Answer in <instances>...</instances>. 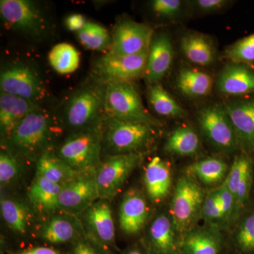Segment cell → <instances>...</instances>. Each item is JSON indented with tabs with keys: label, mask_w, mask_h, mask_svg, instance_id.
<instances>
[{
	"label": "cell",
	"mask_w": 254,
	"mask_h": 254,
	"mask_svg": "<svg viewBox=\"0 0 254 254\" xmlns=\"http://www.w3.org/2000/svg\"><path fill=\"white\" fill-rule=\"evenodd\" d=\"M58 131L48 113L43 109L25 117L13 128L5 139L10 151L16 156L38 160L51 149Z\"/></svg>",
	"instance_id": "1"
},
{
	"label": "cell",
	"mask_w": 254,
	"mask_h": 254,
	"mask_svg": "<svg viewBox=\"0 0 254 254\" xmlns=\"http://www.w3.org/2000/svg\"><path fill=\"white\" fill-rule=\"evenodd\" d=\"M103 142V123L70 135L57 150L56 155L78 173L95 170Z\"/></svg>",
	"instance_id": "2"
},
{
	"label": "cell",
	"mask_w": 254,
	"mask_h": 254,
	"mask_svg": "<svg viewBox=\"0 0 254 254\" xmlns=\"http://www.w3.org/2000/svg\"><path fill=\"white\" fill-rule=\"evenodd\" d=\"M155 127L123 121L109 115L103 119V142L116 154L143 153L154 141Z\"/></svg>",
	"instance_id": "3"
},
{
	"label": "cell",
	"mask_w": 254,
	"mask_h": 254,
	"mask_svg": "<svg viewBox=\"0 0 254 254\" xmlns=\"http://www.w3.org/2000/svg\"><path fill=\"white\" fill-rule=\"evenodd\" d=\"M106 83L88 85L71 97L66 108V122L71 128L79 130L103 123L105 110Z\"/></svg>",
	"instance_id": "4"
},
{
	"label": "cell",
	"mask_w": 254,
	"mask_h": 254,
	"mask_svg": "<svg viewBox=\"0 0 254 254\" xmlns=\"http://www.w3.org/2000/svg\"><path fill=\"white\" fill-rule=\"evenodd\" d=\"M105 110V115L123 121L154 127L158 125L145 109L139 93L131 83H107Z\"/></svg>",
	"instance_id": "5"
},
{
	"label": "cell",
	"mask_w": 254,
	"mask_h": 254,
	"mask_svg": "<svg viewBox=\"0 0 254 254\" xmlns=\"http://www.w3.org/2000/svg\"><path fill=\"white\" fill-rule=\"evenodd\" d=\"M204 192L190 175H184L177 180L171 203L170 215L177 232L190 231L195 218L201 211Z\"/></svg>",
	"instance_id": "6"
},
{
	"label": "cell",
	"mask_w": 254,
	"mask_h": 254,
	"mask_svg": "<svg viewBox=\"0 0 254 254\" xmlns=\"http://www.w3.org/2000/svg\"><path fill=\"white\" fill-rule=\"evenodd\" d=\"M143 153L112 155L101 162L95 170L100 198H115L132 172L139 165Z\"/></svg>",
	"instance_id": "7"
},
{
	"label": "cell",
	"mask_w": 254,
	"mask_h": 254,
	"mask_svg": "<svg viewBox=\"0 0 254 254\" xmlns=\"http://www.w3.org/2000/svg\"><path fill=\"white\" fill-rule=\"evenodd\" d=\"M197 120L202 133L216 149L232 153L238 148L236 133L223 105L203 107L198 112Z\"/></svg>",
	"instance_id": "8"
},
{
	"label": "cell",
	"mask_w": 254,
	"mask_h": 254,
	"mask_svg": "<svg viewBox=\"0 0 254 254\" xmlns=\"http://www.w3.org/2000/svg\"><path fill=\"white\" fill-rule=\"evenodd\" d=\"M148 50L132 55H118L109 52L95 64V73L99 76L100 81L106 84L131 83L144 76Z\"/></svg>",
	"instance_id": "9"
},
{
	"label": "cell",
	"mask_w": 254,
	"mask_h": 254,
	"mask_svg": "<svg viewBox=\"0 0 254 254\" xmlns=\"http://www.w3.org/2000/svg\"><path fill=\"white\" fill-rule=\"evenodd\" d=\"M100 199L95 170L78 173L62 187L59 195V210L76 215L85 213Z\"/></svg>",
	"instance_id": "10"
},
{
	"label": "cell",
	"mask_w": 254,
	"mask_h": 254,
	"mask_svg": "<svg viewBox=\"0 0 254 254\" xmlns=\"http://www.w3.org/2000/svg\"><path fill=\"white\" fill-rule=\"evenodd\" d=\"M153 29L144 23L131 19L119 21L112 33L110 53L118 55L139 54L149 50Z\"/></svg>",
	"instance_id": "11"
},
{
	"label": "cell",
	"mask_w": 254,
	"mask_h": 254,
	"mask_svg": "<svg viewBox=\"0 0 254 254\" xmlns=\"http://www.w3.org/2000/svg\"><path fill=\"white\" fill-rule=\"evenodd\" d=\"M0 13L10 27L32 37H39L44 31V18L35 3L27 0H1Z\"/></svg>",
	"instance_id": "12"
},
{
	"label": "cell",
	"mask_w": 254,
	"mask_h": 254,
	"mask_svg": "<svg viewBox=\"0 0 254 254\" xmlns=\"http://www.w3.org/2000/svg\"><path fill=\"white\" fill-rule=\"evenodd\" d=\"M1 92L37 103L43 98V84L39 77L26 65H10L1 73Z\"/></svg>",
	"instance_id": "13"
},
{
	"label": "cell",
	"mask_w": 254,
	"mask_h": 254,
	"mask_svg": "<svg viewBox=\"0 0 254 254\" xmlns=\"http://www.w3.org/2000/svg\"><path fill=\"white\" fill-rule=\"evenodd\" d=\"M236 133L239 146L247 154H254V95L223 105Z\"/></svg>",
	"instance_id": "14"
},
{
	"label": "cell",
	"mask_w": 254,
	"mask_h": 254,
	"mask_svg": "<svg viewBox=\"0 0 254 254\" xmlns=\"http://www.w3.org/2000/svg\"><path fill=\"white\" fill-rule=\"evenodd\" d=\"M174 60L173 41L168 33L153 36L148 50L144 76L150 85L161 81L172 67Z\"/></svg>",
	"instance_id": "15"
},
{
	"label": "cell",
	"mask_w": 254,
	"mask_h": 254,
	"mask_svg": "<svg viewBox=\"0 0 254 254\" xmlns=\"http://www.w3.org/2000/svg\"><path fill=\"white\" fill-rule=\"evenodd\" d=\"M217 90L227 96L254 95V70L244 64L230 63L224 67L216 81Z\"/></svg>",
	"instance_id": "16"
},
{
	"label": "cell",
	"mask_w": 254,
	"mask_h": 254,
	"mask_svg": "<svg viewBox=\"0 0 254 254\" xmlns=\"http://www.w3.org/2000/svg\"><path fill=\"white\" fill-rule=\"evenodd\" d=\"M110 200L100 198L84 213L87 230L94 240L105 246H113L115 227Z\"/></svg>",
	"instance_id": "17"
},
{
	"label": "cell",
	"mask_w": 254,
	"mask_h": 254,
	"mask_svg": "<svg viewBox=\"0 0 254 254\" xmlns=\"http://www.w3.org/2000/svg\"><path fill=\"white\" fill-rule=\"evenodd\" d=\"M148 214V203L143 193L134 189L128 190L124 195L120 207V228L127 235L138 233L144 227Z\"/></svg>",
	"instance_id": "18"
},
{
	"label": "cell",
	"mask_w": 254,
	"mask_h": 254,
	"mask_svg": "<svg viewBox=\"0 0 254 254\" xmlns=\"http://www.w3.org/2000/svg\"><path fill=\"white\" fill-rule=\"evenodd\" d=\"M143 180L150 199L153 203H160L168 196L171 190L170 165L160 157H154L145 166Z\"/></svg>",
	"instance_id": "19"
},
{
	"label": "cell",
	"mask_w": 254,
	"mask_h": 254,
	"mask_svg": "<svg viewBox=\"0 0 254 254\" xmlns=\"http://www.w3.org/2000/svg\"><path fill=\"white\" fill-rule=\"evenodd\" d=\"M41 109L40 105L35 102L1 92L0 128L1 136L5 139L16 124L29 114Z\"/></svg>",
	"instance_id": "20"
},
{
	"label": "cell",
	"mask_w": 254,
	"mask_h": 254,
	"mask_svg": "<svg viewBox=\"0 0 254 254\" xmlns=\"http://www.w3.org/2000/svg\"><path fill=\"white\" fill-rule=\"evenodd\" d=\"M81 224L75 215L64 213L50 218L40 230L39 235L50 244L59 245L79 239Z\"/></svg>",
	"instance_id": "21"
},
{
	"label": "cell",
	"mask_w": 254,
	"mask_h": 254,
	"mask_svg": "<svg viewBox=\"0 0 254 254\" xmlns=\"http://www.w3.org/2000/svg\"><path fill=\"white\" fill-rule=\"evenodd\" d=\"M213 80L208 73L190 66L179 70L176 86L182 95L190 99L204 98L211 93Z\"/></svg>",
	"instance_id": "22"
},
{
	"label": "cell",
	"mask_w": 254,
	"mask_h": 254,
	"mask_svg": "<svg viewBox=\"0 0 254 254\" xmlns=\"http://www.w3.org/2000/svg\"><path fill=\"white\" fill-rule=\"evenodd\" d=\"M180 47L185 58L193 64L206 66L215 61L216 50L213 42L203 33H186L181 38Z\"/></svg>",
	"instance_id": "23"
},
{
	"label": "cell",
	"mask_w": 254,
	"mask_h": 254,
	"mask_svg": "<svg viewBox=\"0 0 254 254\" xmlns=\"http://www.w3.org/2000/svg\"><path fill=\"white\" fill-rule=\"evenodd\" d=\"M62 187L36 175L28 190V197L32 204L42 213H55L59 210Z\"/></svg>",
	"instance_id": "24"
},
{
	"label": "cell",
	"mask_w": 254,
	"mask_h": 254,
	"mask_svg": "<svg viewBox=\"0 0 254 254\" xmlns=\"http://www.w3.org/2000/svg\"><path fill=\"white\" fill-rule=\"evenodd\" d=\"M78 173H79L70 168L51 149L47 150L37 160L36 175L61 186Z\"/></svg>",
	"instance_id": "25"
},
{
	"label": "cell",
	"mask_w": 254,
	"mask_h": 254,
	"mask_svg": "<svg viewBox=\"0 0 254 254\" xmlns=\"http://www.w3.org/2000/svg\"><path fill=\"white\" fill-rule=\"evenodd\" d=\"M175 227L171 218L160 215L152 222L149 230L150 243L153 253L176 254L177 245Z\"/></svg>",
	"instance_id": "26"
},
{
	"label": "cell",
	"mask_w": 254,
	"mask_h": 254,
	"mask_svg": "<svg viewBox=\"0 0 254 254\" xmlns=\"http://www.w3.org/2000/svg\"><path fill=\"white\" fill-rule=\"evenodd\" d=\"M1 217L10 230L18 235H26L31 226L30 209L23 202L9 197H1Z\"/></svg>",
	"instance_id": "27"
},
{
	"label": "cell",
	"mask_w": 254,
	"mask_h": 254,
	"mask_svg": "<svg viewBox=\"0 0 254 254\" xmlns=\"http://www.w3.org/2000/svg\"><path fill=\"white\" fill-rule=\"evenodd\" d=\"M198 134L191 127L180 126L169 135L165 145V151L178 156H191L200 149Z\"/></svg>",
	"instance_id": "28"
},
{
	"label": "cell",
	"mask_w": 254,
	"mask_h": 254,
	"mask_svg": "<svg viewBox=\"0 0 254 254\" xmlns=\"http://www.w3.org/2000/svg\"><path fill=\"white\" fill-rule=\"evenodd\" d=\"M180 252L181 254H218V237L206 229L190 230L184 237Z\"/></svg>",
	"instance_id": "29"
},
{
	"label": "cell",
	"mask_w": 254,
	"mask_h": 254,
	"mask_svg": "<svg viewBox=\"0 0 254 254\" xmlns=\"http://www.w3.org/2000/svg\"><path fill=\"white\" fill-rule=\"evenodd\" d=\"M148 98L155 113L165 118H184L186 111L160 83L150 85Z\"/></svg>",
	"instance_id": "30"
},
{
	"label": "cell",
	"mask_w": 254,
	"mask_h": 254,
	"mask_svg": "<svg viewBox=\"0 0 254 254\" xmlns=\"http://www.w3.org/2000/svg\"><path fill=\"white\" fill-rule=\"evenodd\" d=\"M228 170L221 159L208 158L193 163L188 168L190 176L195 177L205 185H214L225 180Z\"/></svg>",
	"instance_id": "31"
},
{
	"label": "cell",
	"mask_w": 254,
	"mask_h": 254,
	"mask_svg": "<svg viewBox=\"0 0 254 254\" xmlns=\"http://www.w3.org/2000/svg\"><path fill=\"white\" fill-rule=\"evenodd\" d=\"M48 60L57 72L65 74L76 71L79 65V55L74 47L68 43L56 45L50 50Z\"/></svg>",
	"instance_id": "32"
},
{
	"label": "cell",
	"mask_w": 254,
	"mask_h": 254,
	"mask_svg": "<svg viewBox=\"0 0 254 254\" xmlns=\"http://www.w3.org/2000/svg\"><path fill=\"white\" fill-rule=\"evenodd\" d=\"M77 36L82 44L89 49L102 51L111 47L112 37L108 30L98 23L87 22L77 32Z\"/></svg>",
	"instance_id": "33"
},
{
	"label": "cell",
	"mask_w": 254,
	"mask_h": 254,
	"mask_svg": "<svg viewBox=\"0 0 254 254\" xmlns=\"http://www.w3.org/2000/svg\"><path fill=\"white\" fill-rule=\"evenodd\" d=\"M223 58L230 63L244 64L254 66V33L239 40L227 47Z\"/></svg>",
	"instance_id": "34"
},
{
	"label": "cell",
	"mask_w": 254,
	"mask_h": 254,
	"mask_svg": "<svg viewBox=\"0 0 254 254\" xmlns=\"http://www.w3.org/2000/svg\"><path fill=\"white\" fill-rule=\"evenodd\" d=\"M21 164L18 157L9 150H1L0 153V184L8 186L16 181L21 173Z\"/></svg>",
	"instance_id": "35"
},
{
	"label": "cell",
	"mask_w": 254,
	"mask_h": 254,
	"mask_svg": "<svg viewBox=\"0 0 254 254\" xmlns=\"http://www.w3.org/2000/svg\"><path fill=\"white\" fill-rule=\"evenodd\" d=\"M237 245L245 252L254 251V213L241 223L236 235Z\"/></svg>",
	"instance_id": "36"
},
{
	"label": "cell",
	"mask_w": 254,
	"mask_h": 254,
	"mask_svg": "<svg viewBox=\"0 0 254 254\" xmlns=\"http://www.w3.org/2000/svg\"><path fill=\"white\" fill-rule=\"evenodd\" d=\"M200 214L202 218L210 223L222 222L221 205L216 190L205 197Z\"/></svg>",
	"instance_id": "37"
},
{
	"label": "cell",
	"mask_w": 254,
	"mask_h": 254,
	"mask_svg": "<svg viewBox=\"0 0 254 254\" xmlns=\"http://www.w3.org/2000/svg\"><path fill=\"white\" fill-rule=\"evenodd\" d=\"M182 5L180 0H154L150 2V8L157 16L172 19L181 14Z\"/></svg>",
	"instance_id": "38"
},
{
	"label": "cell",
	"mask_w": 254,
	"mask_h": 254,
	"mask_svg": "<svg viewBox=\"0 0 254 254\" xmlns=\"http://www.w3.org/2000/svg\"><path fill=\"white\" fill-rule=\"evenodd\" d=\"M222 214V222H229L235 218V200L233 195L224 184L216 190Z\"/></svg>",
	"instance_id": "39"
},
{
	"label": "cell",
	"mask_w": 254,
	"mask_h": 254,
	"mask_svg": "<svg viewBox=\"0 0 254 254\" xmlns=\"http://www.w3.org/2000/svg\"><path fill=\"white\" fill-rule=\"evenodd\" d=\"M193 9L201 14H213L225 9L230 4L227 0H196L190 1Z\"/></svg>",
	"instance_id": "40"
},
{
	"label": "cell",
	"mask_w": 254,
	"mask_h": 254,
	"mask_svg": "<svg viewBox=\"0 0 254 254\" xmlns=\"http://www.w3.org/2000/svg\"><path fill=\"white\" fill-rule=\"evenodd\" d=\"M73 254H102L93 247L89 240L79 238L73 246Z\"/></svg>",
	"instance_id": "41"
},
{
	"label": "cell",
	"mask_w": 254,
	"mask_h": 254,
	"mask_svg": "<svg viewBox=\"0 0 254 254\" xmlns=\"http://www.w3.org/2000/svg\"><path fill=\"white\" fill-rule=\"evenodd\" d=\"M87 21L81 14H71L65 20V24L66 27L71 31L77 32L81 31L84 27Z\"/></svg>",
	"instance_id": "42"
},
{
	"label": "cell",
	"mask_w": 254,
	"mask_h": 254,
	"mask_svg": "<svg viewBox=\"0 0 254 254\" xmlns=\"http://www.w3.org/2000/svg\"><path fill=\"white\" fill-rule=\"evenodd\" d=\"M16 254H61L59 251L46 247H37L21 251Z\"/></svg>",
	"instance_id": "43"
},
{
	"label": "cell",
	"mask_w": 254,
	"mask_h": 254,
	"mask_svg": "<svg viewBox=\"0 0 254 254\" xmlns=\"http://www.w3.org/2000/svg\"><path fill=\"white\" fill-rule=\"evenodd\" d=\"M126 254H143L138 249H131Z\"/></svg>",
	"instance_id": "44"
},
{
	"label": "cell",
	"mask_w": 254,
	"mask_h": 254,
	"mask_svg": "<svg viewBox=\"0 0 254 254\" xmlns=\"http://www.w3.org/2000/svg\"><path fill=\"white\" fill-rule=\"evenodd\" d=\"M152 254H161L153 253Z\"/></svg>",
	"instance_id": "45"
}]
</instances>
